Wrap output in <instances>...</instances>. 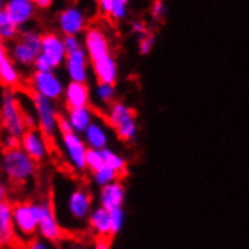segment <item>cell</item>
I'll return each instance as SVG.
<instances>
[{
  "label": "cell",
  "instance_id": "6da1fadb",
  "mask_svg": "<svg viewBox=\"0 0 249 249\" xmlns=\"http://www.w3.org/2000/svg\"><path fill=\"white\" fill-rule=\"evenodd\" d=\"M83 35V47L97 82L115 85L118 80V64L112 54L106 32L98 26H88Z\"/></svg>",
  "mask_w": 249,
  "mask_h": 249
},
{
  "label": "cell",
  "instance_id": "7a4b0ae2",
  "mask_svg": "<svg viewBox=\"0 0 249 249\" xmlns=\"http://www.w3.org/2000/svg\"><path fill=\"white\" fill-rule=\"evenodd\" d=\"M94 209L92 195L83 186H76L68 190L62 204V216L57 217L59 224L65 230H77L82 225H88V219Z\"/></svg>",
  "mask_w": 249,
  "mask_h": 249
},
{
  "label": "cell",
  "instance_id": "3957f363",
  "mask_svg": "<svg viewBox=\"0 0 249 249\" xmlns=\"http://www.w3.org/2000/svg\"><path fill=\"white\" fill-rule=\"evenodd\" d=\"M0 171L11 186H24L36 175L38 163L29 157L21 146L3 150L0 154Z\"/></svg>",
  "mask_w": 249,
  "mask_h": 249
},
{
  "label": "cell",
  "instance_id": "277c9868",
  "mask_svg": "<svg viewBox=\"0 0 249 249\" xmlns=\"http://www.w3.org/2000/svg\"><path fill=\"white\" fill-rule=\"evenodd\" d=\"M0 128L2 135L17 139H21L26 131L23 103L18 94L12 89H3L0 94Z\"/></svg>",
  "mask_w": 249,
  "mask_h": 249
},
{
  "label": "cell",
  "instance_id": "5b68a950",
  "mask_svg": "<svg viewBox=\"0 0 249 249\" xmlns=\"http://www.w3.org/2000/svg\"><path fill=\"white\" fill-rule=\"evenodd\" d=\"M42 34L35 27H23L18 38L11 42L8 50L9 59H12L20 68H31L41 53Z\"/></svg>",
  "mask_w": 249,
  "mask_h": 249
},
{
  "label": "cell",
  "instance_id": "8992f818",
  "mask_svg": "<svg viewBox=\"0 0 249 249\" xmlns=\"http://www.w3.org/2000/svg\"><path fill=\"white\" fill-rule=\"evenodd\" d=\"M12 222L17 240L24 245L38 234L39 206L38 201H17L12 204Z\"/></svg>",
  "mask_w": 249,
  "mask_h": 249
},
{
  "label": "cell",
  "instance_id": "52a82bcc",
  "mask_svg": "<svg viewBox=\"0 0 249 249\" xmlns=\"http://www.w3.org/2000/svg\"><path fill=\"white\" fill-rule=\"evenodd\" d=\"M29 98H31V107L36 116L38 130L50 142L54 141L57 136H59L57 124H59V118L62 115L59 107H57V103L49 98H44L41 95L32 94V92L29 95Z\"/></svg>",
  "mask_w": 249,
  "mask_h": 249
},
{
  "label": "cell",
  "instance_id": "ba28073f",
  "mask_svg": "<svg viewBox=\"0 0 249 249\" xmlns=\"http://www.w3.org/2000/svg\"><path fill=\"white\" fill-rule=\"evenodd\" d=\"M106 123L115 130L116 136L124 142H131L138 136L136 112L123 101H115L107 107Z\"/></svg>",
  "mask_w": 249,
  "mask_h": 249
},
{
  "label": "cell",
  "instance_id": "9c48e42d",
  "mask_svg": "<svg viewBox=\"0 0 249 249\" xmlns=\"http://www.w3.org/2000/svg\"><path fill=\"white\" fill-rule=\"evenodd\" d=\"M57 141H59V148L67 165L77 174L86 172L88 145L85 143L83 138L74 131H70V133L57 136Z\"/></svg>",
  "mask_w": 249,
  "mask_h": 249
},
{
  "label": "cell",
  "instance_id": "30bf717a",
  "mask_svg": "<svg viewBox=\"0 0 249 249\" xmlns=\"http://www.w3.org/2000/svg\"><path fill=\"white\" fill-rule=\"evenodd\" d=\"M39 206V222H38V236L53 245L61 243L64 239V228L56 216L54 204L52 199L38 201Z\"/></svg>",
  "mask_w": 249,
  "mask_h": 249
},
{
  "label": "cell",
  "instance_id": "8fae6325",
  "mask_svg": "<svg viewBox=\"0 0 249 249\" xmlns=\"http://www.w3.org/2000/svg\"><path fill=\"white\" fill-rule=\"evenodd\" d=\"M29 88H31L32 94L41 95L57 103L64 97L65 83L56 74V71H47V72L34 71L31 79H29Z\"/></svg>",
  "mask_w": 249,
  "mask_h": 249
},
{
  "label": "cell",
  "instance_id": "7c38bea8",
  "mask_svg": "<svg viewBox=\"0 0 249 249\" xmlns=\"http://www.w3.org/2000/svg\"><path fill=\"white\" fill-rule=\"evenodd\" d=\"M57 29L62 36H80L88 29L85 12L76 5L64 8L57 16Z\"/></svg>",
  "mask_w": 249,
  "mask_h": 249
},
{
  "label": "cell",
  "instance_id": "4fadbf2b",
  "mask_svg": "<svg viewBox=\"0 0 249 249\" xmlns=\"http://www.w3.org/2000/svg\"><path fill=\"white\" fill-rule=\"evenodd\" d=\"M20 146L24 153L35 160L36 163H42L50 157V141L44 136L38 128L26 130L20 139Z\"/></svg>",
  "mask_w": 249,
  "mask_h": 249
},
{
  "label": "cell",
  "instance_id": "5bb4252c",
  "mask_svg": "<svg viewBox=\"0 0 249 249\" xmlns=\"http://www.w3.org/2000/svg\"><path fill=\"white\" fill-rule=\"evenodd\" d=\"M44 59H46L52 68L56 71L57 68L64 67L67 50L64 44V36H61L56 32H46L42 34V42H41V53Z\"/></svg>",
  "mask_w": 249,
  "mask_h": 249
},
{
  "label": "cell",
  "instance_id": "9a60e30c",
  "mask_svg": "<svg viewBox=\"0 0 249 249\" xmlns=\"http://www.w3.org/2000/svg\"><path fill=\"white\" fill-rule=\"evenodd\" d=\"M64 68H65V72L70 82L88 83L91 64H89V57L86 54L85 47H80L74 52L67 53Z\"/></svg>",
  "mask_w": 249,
  "mask_h": 249
},
{
  "label": "cell",
  "instance_id": "2e32d148",
  "mask_svg": "<svg viewBox=\"0 0 249 249\" xmlns=\"http://www.w3.org/2000/svg\"><path fill=\"white\" fill-rule=\"evenodd\" d=\"M5 12L20 29H23L35 18L36 6L32 0H5Z\"/></svg>",
  "mask_w": 249,
  "mask_h": 249
},
{
  "label": "cell",
  "instance_id": "e0dca14e",
  "mask_svg": "<svg viewBox=\"0 0 249 249\" xmlns=\"http://www.w3.org/2000/svg\"><path fill=\"white\" fill-rule=\"evenodd\" d=\"M18 243L12 222V202L0 201V249H11Z\"/></svg>",
  "mask_w": 249,
  "mask_h": 249
},
{
  "label": "cell",
  "instance_id": "ac0fdd59",
  "mask_svg": "<svg viewBox=\"0 0 249 249\" xmlns=\"http://www.w3.org/2000/svg\"><path fill=\"white\" fill-rule=\"evenodd\" d=\"M125 201V187L124 184L118 180L113 181L105 187L100 189L98 192V204L100 207L106 209L107 212L123 209Z\"/></svg>",
  "mask_w": 249,
  "mask_h": 249
},
{
  "label": "cell",
  "instance_id": "d6986e66",
  "mask_svg": "<svg viewBox=\"0 0 249 249\" xmlns=\"http://www.w3.org/2000/svg\"><path fill=\"white\" fill-rule=\"evenodd\" d=\"M64 103L67 109L86 107L91 103V89L88 83L68 82L64 89Z\"/></svg>",
  "mask_w": 249,
  "mask_h": 249
},
{
  "label": "cell",
  "instance_id": "ffe728a7",
  "mask_svg": "<svg viewBox=\"0 0 249 249\" xmlns=\"http://www.w3.org/2000/svg\"><path fill=\"white\" fill-rule=\"evenodd\" d=\"M85 143L88 145V148L92 150H105L109 148V133L107 127L101 120H94L92 124L86 128V131L82 135Z\"/></svg>",
  "mask_w": 249,
  "mask_h": 249
},
{
  "label": "cell",
  "instance_id": "44dd1931",
  "mask_svg": "<svg viewBox=\"0 0 249 249\" xmlns=\"http://www.w3.org/2000/svg\"><path fill=\"white\" fill-rule=\"evenodd\" d=\"M88 228L95 236V239H109L110 234V214L103 207H94L89 219H88Z\"/></svg>",
  "mask_w": 249,
  "mask_h": 249
},
{
  "label": "cell",
  "instance_id": "7402d4cb",
  "mask_svg": "<svg viewBox=\"0 0 249 249\" xmlns=\"http://www.w3.org/2000/svg\"><path fill=\"white\" fill-rule=\"evenodd\" d=\"M65 116L70 121L72 131L82 136L86 131V128L89 127L92 124V121L95 120V112L91 106L76 107V109H67Z\"/></svg>",
  "mask_w": 249,
  "mask_h": 249
},
{
  "label": "cell",
  "instance_id": "603a6c76",
  "mask_svg": "<svg viewBox=\"0 0 249 249\" xmlns=\"http://www.w3.org/2000/svg\"><path fill=\"white\" fill-rule=\"evenodd\" d=\"M21 82H23L21 70L16 62L9 59V57L0 62V85L5 89L16 91L18 86H21Z\"/></svg>",
  "mask_w": 249,
  "mask_h": 249
},
{
  "label": "cell",
  "instance_id": "cb8c5ba5",
  "mask_svg": "<svg viewBox=\"0 0 249 249\" xmlns=\"http://www.w3.org/2000/svg\"><path fill=\"white\" fill-rule=\"evenodd\" d=\"M20 31L21 29L9 18L5 9L0 12V38H2L5 42H14L18 38Z\"/></svg>",
  "mask_w": 249,
  "mask_h": 249
},
{
  "label": "cell",
  "instance_id": "d4e9b609",
  "mask_svg": "<svg viewBox=\"0 0 249 249\" xmlns=\"http://www.w3.org/2000/svg\"><path fill=\"white\" fill-rule=\"evenodd\" d=\"M91 175H92V183L98 189L105 187V186H107V184H110L113 181H118V178H120V174L116 171H113L112 168H109L107 165L101 166L98 171L92 172Z\"/></svg>",
  "mask_w": 249,
  "mask_h": 249
},
{
  "label": "cell",
  "instance_id": "484cf974",
  "mask_svg": "<svg viewBox=\"0 0 249 249\" xmlns=\"http://www.w3.org/2000/svg\"><path fill=\"white\" fill-rule=\"evenodd\" d=\"M94 94H95V98H97V101L100 105H105V106L109 107L112 103H115V97H116L115 85L97 82Z\"/></svg>",
  "mask_w": 249,
  "mask_h": 249
},
{
  "label": "cell",
  "instance_id": "4316f807",
  "mask_svg": "<svg viewBox=\"0 0 249 249\" xmlns=\"http://www.w3.org/2000/svg\"><path fill=\"white\" fill-rule=\"evenodd\" d=\"M103 156H105V165H107L109 168H112L113 171L118 172L120 177L125 174V171H127V162H125V159L123 156L116 154L110 148H105L103 150Z\"/></svg>",
  "mask_w": 249,
  "mask_h": 249
},
{
  "label": "cell",
  "instance_id": "83f0119b",
  "mask_svg": "<svg viewBox=\"0 0 249 249\" xmlns=\"http://www.w3.org/2000/svg\"><path fill=\"white\" fill-rule=\"evenodd\" d=\"M101 166H105L103 150L88 148V153H86V171L92 174V172L98 171Z\"/></svg>",
  "mask_w": 249,
  "mask_h": 249
},
{
  "label": "cell",
  "instance_id": "f1b7e54d",
  "mask_svg": "<svg viewBox=\"0 0 249 249\" xmlns=\"http://www.w3.org/2000/svg\"><path fill=\"white\" fill-rule=\"evenodd\" d=\"M110 214V234L112 237L116 236L124 227V222H125V212L124 209H116V210H112L109 212Z\"/></svg>",
  "mask_w": 249,
  "mask_h": 249
},
{
  "label": "cell",
  "instance_id": "f546056e",
  "mask_svg": "<svg viewBox=\"0 0 249 249\" xmlns=\"http://www.w3.org/2000/svg\"><path fill=\"white\" fill-rule=\"evenodd\" d=\"M131 0H115V5L110 12V18L113 21H124L128 16V5Z\"/></svg>",
  "mask_w": 249,
  "mask_h": 249
},
{
  "label": "cell",
  "instance_id": "4dcf8cb0",
  "mask_svg": "<svg viewBox=\"0 0 249 249\" xmlns=\"http://www.w3.org/2000/svg\"><path fill=\"white\" fill-rule=\"evenodd\" d=\"M156 46V36L153 32L150 34H146L141 38H138V49H139V53L142 56H146V54H150L153 52Z\"/></svg>",
  "mask_w": 249,
  "mask_h": 249
},
{
  "label": "cell",
  "instance_id": "1f68e13d",
  "mask_svg": "<svg viewBox=\"0 0 249 249\" xmlns=\"http://www.w3.org/2000/svg\"><path fill=\"white\" fill-rule=\"evenodd\" d=\"M151 17L153 20L156 21H162L165 17H166V14H168V6L165 3V0H154L153 5H151Z\"/></svg>",
  "mask_w": 249,
  "mask_h": 249
},
{
  "label": "cell",
  "instance_id": "d6a6232c",
  "mask_svg": "<svg viewBox=\"0 0 249 249\" xmlns=\"http://www.w3.org/2000/svg\"><path fill=\"white\" fill-rule=\"evenodd\" d=\"M23 249H54V245L41 237H34L23 245Z\"/></svg>",
  "mask_w": 249,
  "mask_h": 249
},
{
  "label": "cell",
  "instance_id": "836d02e7",
  "mask_svg": "<svg viewBox=\"0 0 249 249\" xmlns=\"http://www.w3.org/2000/svg\"><path fill=\"white\" fill-rule=\"evenodd\" d=\"M130 32L133 35H136L138 38H141V36H143L146 34H150V29L146 27V24L143 21L135 20V21H131V24H130Z\"/></svg>",
  "mask_w": 249,
  "mask_h": 249
},
{
  "label": "cell",
  "instance_id": "e575fe53",
  "mask_svg": "<svg viewBox=\"0 0 249 249\" xmlns=\"http://www.w3.org/2000/svg\"><path fill=\"white\" fill-rule=\"evenodd\" d=\"M64 44H65L67 53L74 52V50L83 47V41L79 36H64Z\"/></svg>",
  "mask_w": 249,
  "mask_h": 249
},
{
  "label": "cell",
  "instance_id": "d590c367",
  "mask_svg": "<svg viewBox=\"0 0 249 249\" xmlns=\"http://www.w3.org/2000/svg\"><path fill=\"white\" fill-rule=\"evenodd\" d=\"M34 71H39V72H47V71H54L53 68H52V65L44 59V57L39 54L38 57H36V61L34 62Z\"/></svg>",
  "mask_w": 249,
  "mask_h": 249
},
{
  "label": "cell",
  "instance_id": "8d00e7d4",
  "mask_svg": "<svg viewBox=\"0 0 249 249\" xmlns=\"http://www.w3.org/2000/svg\"><path fill=\"white\" fill-rule=\"evenodd\" d=\"M113 5H115V0H97L98 11L103 14V16H107V17H110Z\"/></svg>",
  "mask_w": 249,
  "mask_h": 249
},
{
  "label": "cell",
  "instance_id": "74e56055",
  "mask_svg": "<svg viewBox=\"0 0 249 249\" xmlns=\"http://www.w3.org/2000/svg\"><path fill=\"white\" fill-rule=\"evenodd\" d=\"M57 130H59V135H64V133H70V131H72L71 125H70V121L67 120L65 113L61 115L59 118V124H57Z\"/></svg>",
  "mask_w": 249,
  "mask_h": 249
},
{
  "label": "cell",
  "instance_id": "f35d334b",
  "mask_svg": "<svg viewBox=\"0 0 249 249\" xmlns=\"http://www.w3.org/2000/svg\"><path fill=\"white\" fill-rule=\"evenodd\" d=\"M9 192H11L9 184L3 180H0V201H9Z\"/></svg>",
  "mask_w": 249,
  "mask_h": 249
},
{
  "label": "cell",
  "instance_id": "ab89813d",
  "mask_svg": "<svg viewBox=\"0 0 249 249\" xmlns=\"http://www.w3.org/2000/svg\"><path fill=\"white\" fill-rule=\"evenodd\" d=\"M91 249H110V242L109 239H95Z\"/></svg>",
  "mask_w": 249,
  "mask_h": 249
},
{
  "label": "cell",
  "instance_id": "60d3db41",
  "mask_svg": "<svg viewBox=\"0 0 249 249\" xmlns=\"http://www.w3.org/2000/svg\"><path fill=\"white\" fill-rule=\"evenodd\" d=\"M64 249H91V248H88L85 243H82L80 240H70L65 246H64Z\"/></svg>",
  "mask_w": 249,
  "mask_h": 249
},
{
  "label": "cell",
  "instance_id": "b9f144b4",
  "mask_svg": "<svg viewBox=\"0 0 249 249\" xmlns=\"http://www.w3.org/2000/svg\"><path fill=\"white\" fill-rule=\"evenodd\" d=\"M32 2L35 3V6L38 9H49V8L53 6L54 0H32Z\"/></svg>",
  "mask_w": 249,
  "mask_h": 249
},
{
  "label": "cell",
  "instance_id": "7bdbcfd3",
  "mask_svg": "<svg viewBox=\"0 0 249 249\" xmlns=\"http://www.w3.org/2000/svg\"><path fill=\"white\" fill-rule=\"evenodd\" d=\"M6 57H9V54H8V46H6V42L2 38H0V62L5 61Z\"/></svg>",
  "mask_w": 249,
  "mask_h": 249
},
{
  "label": "cell",
  "instance_id": "ee69618b",
  "mask_svg": "<svg viewBox=\"0 0 249 249\" xmlns=\"http://www.w3.org/2000/svg\"><path fill=\"white\" fill-rule=\"evenodd\" d=\"M5 9V0H0V12Z\"/></svg>",
  "mask_w": 249,
  "mask_h": 249
},
{
  "label": "cell",
  "instance_id": "f6af8a7d",
  "mask_svg": "<svg viewBox=\"0 0 249 249\" xmlns=\"http://www.w3.org/2000/svg\"><path fill=\"white\" fill-rule=\"evenodd\" d=\"M0 175H2V171H0ZM0 180H2V178H0Z\"/></svg>",
  "mask_w": 249,
  "mask_h": 249
}]
</instances>
